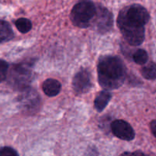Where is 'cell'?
Wrapping results in <instances>:
<instances>
[{"instance_id":"cell-1","label":"cell","mask_w":156,"mask_h":156,"mask_svg":"<svg viewBox=\"0 0 156 156\" xmlns=\"http://www.w3.org/2000/svg\"><path fill=\"white\" fill-rule=\"evenodd\" d=\"M150 16L146 9L133 4L122 9L117 17V25L128 44L139 46L145 40V26Z\"/></svg>"},{"instance_id":"cell-2","label":"cell","mask_w":156,"mask_h":156,"mask_svg":"<svg viewBox=\"0 0 156 156\" xmlns=\"http://www.w3.org/2000/svg\"><path fill=\"white\" fill-rule=\"evenodd\" d=\"M98 82L106 90L118 89L123 84L126 76V69L122 60L116 56L104 55L97 64Z\"/></svg>"},{"instance_id":"cell-3","label":"cell","mask_w":156,"mask_h":156,"mask_svg":"<svg viewBox=\"0 0 156 156\" xmlns=\"http://www.w3.org/2000/svg\"><path fill=\"white\" fill-rule=\"evenodd\" d=\"M97 5L91 0H80L70 12V21L74 26L87 28L92 24L97 13Z\"/></svg>"},{"instance_id":"cell-4","label":"cell","mask_w":156,"mask_h":156,"mask_svg":"<svg viewBox=\"0 0 156 156\" xmlns=\"http://www.w3.org/2000/svg\"><path fill=\"white\" fill-rule=\"evenodd\" d=\"M30 67V64L26 63H21L12 67L9 73L8 72L7 76L9 83L13 88L22 90L28 87L31 78Z\"/></svg>"},{"instance_id":"cell-5","label":"cell","mask_w":156,"mask_h":156,"mask_svg":"<svg viewBox=\"0 0 156 156\" xmlns=\"http://www.w3.org/2000/svg\"><path fill=\"white\" fill-rule=\"evenodd\" d=\"M19 95V104L22 109L27 113H34L40 107L41 100L35 90L28 87L22 90Z\"/></svg>"},{"instance_id":"cell-6","label":"cell","mask_w":156,"mask_h":156,"mask_svg":"<svg viewBox=\"0 0 156 156\" xmlns=\"http://www.w3.org/2000/svg\"><path fill=\"white\" fill-rule=\"evenodd\" d=\"M92 23L97 32L106 34L112 29L113 16L107 9L101 5H97V13Z\"/></svg>"},{"instance_id":"cell-7","label":"cell","mask_w":156,"mask_h":156,"mask_svg":"<svg viewBox=\"0 0 156 156\" xmlns=\"http://www.w3.org/2000/svg\"><path fill=\"white\" fill-rule=\"evenodd\" d=\"M72 86L76 94L87 93L92 88L93 83L91 74L86 69H81L75 74L72 81Z\"/></svg>"},{"instance_id":"cell-8","label":"cell","mask_w":156,"mask_h":156,"mask_svg":"<svg viewBox=\"0 0 156 156\" xmlns=\"http://www.w3.org/2000/svg\"><path fill=\"white\" fill-rule=\"evenodd\" d=\"M111 130L115 137L122 140L131 141L134 139L135 131L129 123L122 119H116L111 123Z\"/></svg>"},{"instance_id":"cell-9","label":"cell","mask_w":156,"mask_h":156,"mask_svg":"<svg viewBox=\"0 0 156 156\" xmlns=\"http://www.w3.org/2000/svg\"><path fill=\"white\" fill-rule=\"evenodd\" d=\"M42 90L48 97H55L61 92V84L58 80L53 78H49L43 83Z\"/></svg>"},{"instance_id":"cell-10","label":"cell","mask_w":156,"mask_h":156,"mask_svg":"<svg viewBox=\"0 0 156 156\" xmlns=\"http://www.w3.org/2000/svg\"><path fill=\"white\" fill-rule=\"evenodd\" d=\"M111 98H112V94L109 90H105L100 91L94 101V107L97 109V112H102L107 106Z\"/></svg>"},{"instance_id":"cell-11","label":"cell","mask_w":156,"mask_h":156,"mask_svg":"<svg viewBox=\"0 0 156 156\" xmlns=\"http://www.w3.org/2000/svg\"><path fill=\"white\" fill-rule=\"evenodd\" d=\"M14 37L12 28L9 24L3 20H0V43L10 41Z\"/></svg>"},{"instance_id":"cell-12","label":"cell","mask_w":156,"mask_h":156,"mask_svg":"<svg viewBox=\"0 0 156 156\" xmlns=\"http://www.w3.org/2000/svg\"><path fill=\"white\" fill-rule=\"evenodd\" d=\"M142 76L147 80H154L156 79V64L154 62H149L145 64L141 70Z\"/></svg>"},{"instance_id":"cell-13","label":"cell","mask_w":156,"mask_h":156,"mask_svg":"<svg viewBox=\"0 0 156 156\" xmlns=\"http://www.w3.org/2000/svg\"><path fill=\"white\" fill-rule=\"evenodd\" d=\"M16 26L21 33L25 34L31 29L32 25L29 19H25V18H21L16 22Z\"/></svg>"},{"instance_id":"cell-14","label":"cell","mask_w":156,"mask_h":156,"mask_svg":"<svg viewBox=\"0 0 156 156\" xmlns=\"http://www.w3.org/2000/svg\"><path fill=\"white\" fill-rule=\"evenodd\" d=\"M148 56L147 52L143 49H138L133 54V61L139 65H144L148 61Z\"/></svg>"},{"instance_id":"cell-15","label":"cell","mask_w":156,"mask_h":156,"mask_svg":"<svg viewBox=\"0 0 156 156\" xmlns=\"http://www.w3.org/2000/svg\"><path fill=\"white\" fill-rule=\"evenodd\" d=\"M9 64L6 61L0 59V83L6 79L8 75Z\"/></svg>"},{"instance_id":"cell-16","label":"cell","mask_w":156,"mask_h":156,"mask_svg":"<svg viewBox=\"0 0 156 156\" xmlns=\"http://www.w3.org/2000/svg\"><path fill=\"white\" fill-rule=\"evenodd\" d=\"M0 156H19L17 151L11 147H3L0 149Z\"/></svg>"},{"instance_id":"cell-17","label":"cell","mask_w":156,"mask_h":156,"mask_svg":"<svg viewBox=\"0 0 156 156\" xmlns=\"http://www.w3.org/2000/svg\"><path fill=\"white\" fill-rule=\"evenodd\" d=\"M120 156H148L143 153L142 151H136L133 152H129V151H126V152L122 153Z\"/></svg>"},{"instance_id":"cell-18","label":"cell","mask_w":156,"mask_h":156,"mask_svg":"<svg viewBox=\"0 0 156 156\" xmlns=\"http://www.w3.org/2000/svg\"><path fill=\"white\" fill-rule=\"evenodd\" d=\"M150 130L153 136L156 138V120H152L150 122Z\"/></svg>"}]
</instances>
